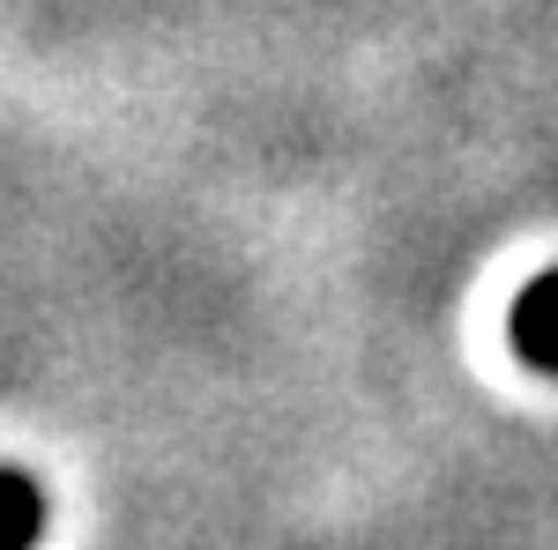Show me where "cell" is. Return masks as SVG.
<instances>
[{
	"label": "cell",
	"mask_w": 558,
	"mask_h": 550,
	"mask_svg": "<svg viewBox=\"0 0 558 550\" xmlns=\"http://www.w3.org/2000/svg\"><path fill=\"white\" fill-rule=\"evenodd\" d=\"M507 335H514V350L536 365V372H551V380H558V268H551V276H536V283L514 297Z\"/></svg>",
	"instance_id": "cell-1"
},
{
	"label": "cell",
	"mask_w": 558,
	"mask_h": 550,
	"mask_svg": "<svg viewBox=\"0 0 558 550\" xmlns=\"http://www.w3.org/2000/svg\"><path fill=\"white\" fill-rule=\"evenodd\" d=\"M45 536V491L23 468H0V550H31Z\"/></svg>",
	"instance_id": "cell-2"
}]
</instances>
